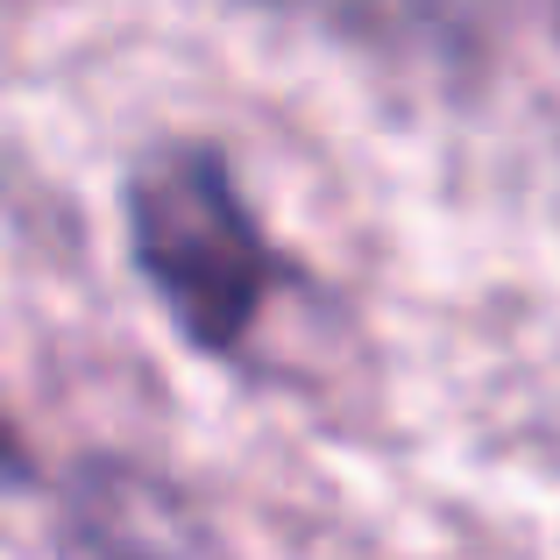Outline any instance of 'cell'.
I'll return each instance as SVG.
<instances>
[{
  "label": "cell",
  "mask_w": 560,
  "mask_h": 560,
  "mask_svg": "<svg viewBox=\"0 0 560 560\" xmlns=\"http://www.w3.org/2000/svg\"><path fill=\"white\" fill-rule=\"evenodd\" d=\"M539 8H547V22H553V36H560V0H539Z\"/></svg>",
  "instance_id": "277c9868"
},
{
  "label": "cell",
  "mask_w": 560,
  "mask_h": 560,
  "mask_svg": "<svg viewBox=\"0 0 560 560\" xmlns=\"http://www.w3.org/2000/svg\"><path fill=\"white\" fill-rule=\"evenodd\" d=\"M128 248L142 284L199 355L242 362L277 299V248L213 142H156L128 171Z\"/></svg>",
  "instance_id": "6da1fadb"
},
{
  "label": "cell",
  "mask_w": 560,
  "mask_h": 560,
  "mask_svg": "<svg viewBox=\"0 0 560 560\" xmlns=\"http://www.w3.org/2000/svg\"><path fill=\"white\" fill-rule=\"evenodd\" d=\"M79 518H85V533H93L100 560H220L213 547H206L199 525H191L185 511H171L164 482L121 476V468L85 476Z\"/></svg>",
  "instance_id": "7a4b0ae2"
},
{
  "label": "cell",
  "mask_w": 560,
  "mask_h": 560,
  "mask_svg": "<svg viewBox=\"0 0 560 560\" xmlns=\"http://www.w3.org/2000/svg\"><path fill=\"white\" fill-rule=\"evenodd\" d=\"M0 482H28V454H22V440L0 425Z\"/></svg>",
  "instance_id": "3957f363"
}]
</instances>
